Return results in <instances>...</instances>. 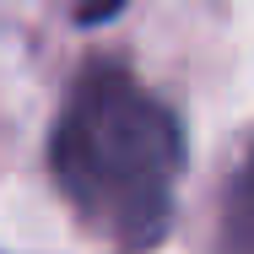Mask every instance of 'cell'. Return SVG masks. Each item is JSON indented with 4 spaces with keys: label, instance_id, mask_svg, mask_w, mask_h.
<instances>
[{
    "label": "cell",
    "instance_id": "obj_1",
    "mask_svg": "<svg viewBox=\"0 0 254 254\" xmlns=\"http://www.w3.org/2000/svg\"><path fill=\"white\" fill-rule=\"evenodd\" d=\"M184 168L179 119L130 76H87L54 125V184L103 238L146 249L173 216Z\"/></svg>",
    "mask_w": 254,
    "mask_h": 254
},
{
    "label": "cell",
    "instance_id": "obj_2",
    "mask_svg": "<svg viewBox=\"0 0 254 254\" xmlns=\"http://www.w3.org/2000/svg\"><path fill=\"white\" fill-rule=\"evenodd\" d=\"M227 254H254V157L227 200Z\"/></svg>",
    "mask_w": 254,
    "mask_h": 254
},
{
    "label": "cell",
    "instance_id": "obj_3",
    "mask_svg": "<svg viewBox=\"0 0 254 254\" xmlns=\"http://www.w3.org/2000/svg\"><path fill=\"white\" fill-rule=\"evenodd\" d=\"M119 5H125V0H76V16H81V22H108Z\"/></svg>",
    "mask_w": 254,
    "mask_h": 254
}]
</instances>
